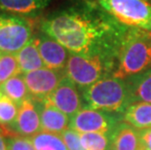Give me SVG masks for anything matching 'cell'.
Returning a JSON list of instances; mask_svg holds the SVG:
<instances>
[{"label": "cell", "mask_w": 151, "mask_h": 150, "mask_svg": "<svg viewBox=\"0 0 151 150\" xmlns=\"http://www.w3.org/2000/svg\"><path fill=\"white\" fill-rule=\"evenodd\" d=\"M128 28L93 4L58 12L41 23L42 32L70 53L116 60Z\"/></svg>", "instance_id": "obj_1"}, {"label": "cell", "mask_w": 151, "mask_h": 150, "mask_svg": "<svg viewBox=\"0 0 151 150\" xmlns=\"http://www.w3.org/2000/svg\"><path fill=\"white\" fill-rule=\"evenodd\" d=\"M151 67V30L129 27L117 57L113 76L127 79Z\"/></svg>", "instance_id": "obj_2"}, {"label": "cell", "mask_w": 151, "mask_h": 150, "mask_svg": "<svg viewBox=\"0 0 151 150\" xmlns=\"http://www.w3.org/2000/svg\"><path fill=\"white\" fill-rule=\"evenodd\" d=\"M80 91L85 107L92 109L123 114L130 105L126 80L114 76L105 77Z\"/></svg>", "instance_id": "obj_3"}, {"label": "cell", "mask_w": 151, "mask_h": 150, "mask_svg": "<svg viewBox=\"0 0 151 150\" xmlns=\"http://www.w3.org/2000/svg\"><path fill=\"white\" fill-rule=\"evenodd\" d=\"M117 60L102 56H85L70 53L65 74L80 90L105 77L113 76Z\"/></svg>", "instance_id": "obj_4"}, {"label": "cell", "mask_w": 151, "mask_h": 150, "mask_svg": "<svg viewBox=\"0 0 151 150\" xmlns=\"http://www.w3.org/2000/svg\"><path fill=\"white\" fill-rule=\"evenodd\" d=\"M98 5L127 27L151 30V3L147 0H97Z\"/></svg>", "instance_id": "obj_5"}, {"label": "cell", "mask_w": 151, "mask_h": 150, "mask_svg": "<svg viewBox=\"0 0 151 150\" xmlns=\"http://www.w3.org/2000/svg\"><path fill=\"white\" fill-rule=\"evenodd\" d=\"M32 39V27L27 19L0 14V52L17 54Z\"/></svg>", "instance_id": "obj_6"}, {"label": "cell", "mask_w": 151, "mask_h": 150, "mask_svg": "<svg viewBox=\"0 0 151 150\" xmlns=\"http://www.w3.org/2000/svg\"><path fill=\"white\" fill-rule=\"evenodd\" d=\"M122 122V114L83 107L70 118L69 129L79 133H108L114 132Z\"/></svg>", "instance_id": "obj_7"}, {"label": "cell", "mask_w": 151, "mask_h": 150, "mask_svg": "<svg viewBox=\"0 0 151 150\" xmlns=\"http://www.w3.org/2000/svg\"><path fill=\"white\" fill-rule=\"evenodd\" d=\"M30 97L35 100H42L56 90L65 77V70H55L43 67L22 74Z\"/></svg>", "instance_id": "obj_8"}, {"label": "cell", "mask_w": 151, "mask_h": 150, "mask_svg": "<svg viewBox=\"0 0 151 150\" xmlns=\"http://www.w3.org/2000/svg\"><path fill=\"white\" fill-rule=\"evenodd\" d=\"M45 100L69 118L73 117L85 106L80 89L67 76L60 81L56 90Z\"/></svg>", "instance_id": "obj_9"}, {"label": "cell", "mask_w": 151, "mask_h": 150, "mask_svg": "<svg viewBox=\"0 0 151 150\" xmlns=\"http://www.w3.org/2000/svg\"><path fill=\"white\" fill-rule=\"evenodd\" d=\"M40 131L42 130L36 103L32 98H28L19 105L18 115L10 132L13 136L30 138Z\"/></svg>", "instance_id": "obj_10"}, {"label": "cell", "mask_w": 151, "mask_h": 150, "mask_svg": "<svg viewBox=\"0 0 151 150\" xmlns=\"http://www.w3.org/2000/svg\"><path fill=\"white\" fill-rule=\"evenodd\" d=\"M35 38L45 67L55 70H65L70 55L69 51L43 32Z\"/></svg>", "instance_id": "obj_11"}, {"label": "cell", "mask_w": 151, "mask_h": 150, "mask_svg": "<svg viewBox=\"0 0 151 150\" xmlns=\"http://www.w3.org/2000/svg\"><path fill=\"white\" fill-rule=\"evenodd\" d=\"M40 116L41 130L45 132L62 133L69 128L70 118L50 104L47 100H35Z\"/></svg>", "instance_id": "obj_12"}, {"label": "cell", "mask_w": 151, "mask_h": 150, "mask_svg": "<svg viewBox=\"0 0 151 150\" xmlns=\"http://www.w3.org/2000/svg\"><path fill=\"white\" fill-rule=\"evenodd\" d=\"M125 80L129 90L130 104L136 103H151V67Z\"/></svg>", "instance_id": "obj_13"}, {"label": "cell", "mask_w": 151, "mask_h": 150, "mask_svg": "<svg viewBox=\"0 0 151 150\" xmlns=\"http://www.w3.org/2000/svg\"><path fill=\"white\" fill-rule=\"evenodd\" d=\"M139 131L122 122L112 133V150H141Z\"/></svg>", "instance_id": "obj_14"}, {"label": "cell", "mask_w": 151, "mask_h": 150, "mask_svg": "<svg viewBox=\"0 0 151 150\" xmlns=\"http://www.w3.org/2000/svg\"><path fill=\"white\" fill-rule=\"evenodd\" d=\"M122 121L139 131L151 129V103L130 104L122 114Z\"/></svg>", "instance_id": "obj_15"}, {"label": "cell", "mask_w": 151, "mask_h": 150, "mask_svg": "<svg viewBox=\"0 0 151 150\" xmlns=\"http://www.w3.org/2000/svg\"><path fill=\"white\" fill-rule=\"evenodd\" d=\"M21 74L45 67L37 46L36 38H32L21 51L15 54Z\"/></svg>", "instance_id": "obj_16"}, {"label": "cell", "mask_w": 151, "mask_h": 150, "mask_svg": "<svg viewBox=\"0 0 151 150\" xmlns=\"http://www.w3.org/2000/svg\"><path fill=\"white\" fill-rule=\"evenodd\" d=\"M51 0H0V10L16 15H36Z\"/></svg>", "instance_id": "obj_17"}, {"label": "cell", "mask_w": 151, "mask_h": 150, "mask_svg": "<svg viewBox=\"0 0 151 150\" xmlns=\"http://www.w3.org/2000/svg\"><path fill=\"white\" fill-rule=\"evenodd\" d=\"M0 92L18 105L22 103L28 98H31L22 74L16 75L0 84Z\"/></svg>", "instance_id": "obj_18"}, {"label": "cell", "mask_w": 151, "mask_h": 150, "mask_svg": "<svg viewBox=\"0 0 151 150\" xmlns=\"http://www.w3.org/2000/svg\"><path fill=\"white\" fill-rule=\"evenodd\" d=\"M30 139L35 150H68L60 133L40 131Z\"/></svg>", "instance_id": "obj_19"}, {"label": "cell", "mask_w": 151, "mask_h": 150, "mask_svg": "<svg viewBox=\"0 0 151 150\" xmlns=\"http://www.w3.org/2000/svg\"><path fill=\"white\" fill-rule=\"evenodd\" d=\"M19 105L12 100L3 95L0 98V127L4 130L6 135L14 125L18 115Z\"/></svg>", "instance_id": "obj_20"}, {"label": "cell", "mask_w": 151, "mask_h": 150, "mask_svg": "<svg viewBox=\"0 0 151 150\" xmlns=\"http://www.w3.org/2000/svg\"><path fill=\"white\" fill-rule=\"evenodd\" d=\"M19 74H21V71L16 56L0 52V84Z\"/></svg>", "instance_id": "obj_21"}, {"label": "cell", "mask_w": 151, "mask_h": 150, "mask_svg": "<svg viewBox=\"0 0 151 150\" xmlns=\"http://www.w3.org/2000/svg\"><path fill=\"white\" fill-rule=\"evenodd\" d=\"M7 150H35L30 138L22 136H12L6 138Z\"/></svg>", "instance_id": "obj_22"}, {"label": "cell", "mask_w": 151, "mask_h": 150, "mask_svg": "<svg viewBox=\"0 0 151 150\" xmlns=\"http://www.w3.org/2000/svg\"><path fill=\"white\" fill-rule=\"evenodd\" d=\"M60 136H62L68 150H85L81 143V140H80L79 133L75 132L74 130L68 128L65 132L60 133Z\"/></svg>", "instance_id": "obj_23"}, {"label": "cell", "mask_w": 151, "mask_h": 150, "mask_svg": "<svg viewBox=\"0 0 151 150\" xmlns=\"http://www.w3.org/2000/svg\"><path fill=\"white\" fill-rule=\"evenodd\" d=\"M141 148L143 150H151V129L139 131Z\"/></svg>", "instance_id": "obj_24"}, {"label": "cell", "mask_w": 151, "mask_h": 150, "mask_svg": "<svg viewBox=\"0 0 151 150\" xmlns=\"http://www.w3.org/2000/svg\"><path fill=\"white\" fill-rule=\"evenodd\" d=\"M6 133L2 129H0V150H7V146H6Z\"/></svg>", "instance_id": "obj_25"}, {"label": "cell", "mask_w": 151, "mask_h": 150, "mask_svg": "<svg viewBox=\"0 0 151 150\" xmlns=\"http://www.w3.org/2000/svg\"><path fill=\"white\" fill-rule=\"evenodd\" d=\"M2 97H3V95H2V93H1V92H0V98H1Z\"/></svg>", "instance_id": "obj_26"}, {"label": "cell", "mask_w": 151, "mask_h": 150, "mask_svg": "<svg viewBox=\"0 0 151 150\" xmlns=\"http://www.w3.org/2000/svg\"><path fill=\"white\" fill-rule=\"evenodd\" d=\"M147 1H149V2H151V0H147Z\"/></svg>", "instance_id": "obj_27"}, {"label": "cell", "mask_w": 151, "mask_h": 150, "mask_svg": "<svg viewBox=\"0 0 151 150\" xmlns=\"http://www.w3.org/2000/svg\"><path fill=\"white\" fill-rule=\"evenodd\" d=\"M141 150H143V149H141Z\"/></svg>", "instance_id": "obj_28"}]
</instances>
